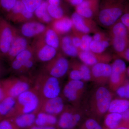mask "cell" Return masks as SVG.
Instances as JSON below:
<instances>
[{
    "label": "cell",
    "mask_w": 129,
    "mask_h": 129,
    "mask_svg": "<svg viewBox=\"0 0 129 129\" xmlns=\"http://www.w3.org/2000/svg\"><path fill=\"white\" fill-rule=\"evenodd\" d=\"M127 0H109L104 3L97 16L98 23L103 27L108 28L119 20Z\"/></svg>",
    "instance_id": "obj_1"
},
{
    "label": "cell",
    "mask_w": 129,
    "mask_h": 129,
    "mask_svg": "<svg viewBox=\"0 0 129 129\" xmlns=\"http://www.w3.org/2000/svg\"><path fill=\"white\" fill-rule=\"evenodd\" d=\"M42 99L34 88L24 91L16 98L11 117L25 114L37 113L40 111Z\"/></svg>",
    "instance_id": "obj_2"
},
{
    "label": "cell",
    "mask_w": 129,
    "mask_h": 129,
    "mask_svg": "<svg viewBox=\"0 0 129 129\" xmlns=\"http://www.w3.org/2000/svg\"><path fill=\"white\" fill-rule=\"evenodd\" d=\"M42 101L60 96L61 86L58 79L42 72L37 76L34 87Z\"/></svg>",
    "instance_id": "obj_3"
},
{
    "label": "cell",
    "mask_w": 129,
    "mask_h": 129,
    "mask_svg": "<svg viewBox=\"0 0 129 129\" xmlns=\"http://www.w3.org/2000/svg\"><path fill=\"white\" fill-rule=\"evenodd\" d=\"M111 46L119 57L122 56L129 45V34L126 27L119 20L109 28Z\"/></svg>",
    "instance_id": "obj_4"
},
{
    "label": "cell",
    "mask_w": 129,
    "mask_h": 129,
    "mask_svg": "<svg viewBox=\"0 0 129 129\" xmlns=\"http://www.w3.org/2000/svg\"><path fill=\"white\" fill-rule=\"evenodd\" d=\"M112 97V92L107 88L100 86L96 90L92 96L91 110L98 115H104L108 112Z\"/></svg>",
    "instance_id": "obj_5"
},
{
    "label": "cell",
    "mask_w": 129,
    "mask_h": 129,
    "mask_svg": "<svg viewBox=\"0 0 129 129\" xmlns=\"http://www.w3.org/2000/svg\"><path fill=\"white\" fill-rule=\"evenodd\" d=\"M70 67L68 60L62 53H58L52 60L46 63L42 72L59 79L66 74Z\"/></svg>",
    "instance_id": "obj_6"
},
{
    "label": "cell",
    "mask_w": 129,
    "mask_h": 129,
    "mask_svg": "<svg viewBox=\"0 0 129 129\" xmlns=\"http://www.w3.org/2000/svg\"><path fill=\"white\" fill-rule=\"evenodd\" d=\"M28 80L25 77H10L2 79L1 83L7 96L16 98L22 93L31 88Z\"/></svg>",
    "instance_id": "obj_7"
},
{
    "label": "cell",
    "mask_w": 129,
    "mask_h": 129,
    "mask_svg": "<svg viewBox=\"0 0 129 129\" xmlns=\"http://www.w3.org/2000/svg\"><path fill=\"white\" fill-rule=\"evenodd\" d=\"M16 28L6 19L0 17V55L6 57L11 45Z\"/></svg>",
    "instance_id": "obj_8"
},
{
    "label": "cell",
    "mask_w": 129,
    "mask_h": 129,
    "mask_svg": "<svg viewBox=\"0 0 129 129\" xmlns=\"http://www.w3.org/2000/svg\"><path fill=\"white\" fill-rule=\"evenodd\" d=\"M31 46L36 60L41 62H48L57 54V50L46 44L41 35L35 38Z\"/></svg>",
    "instance_id": "obj_9"
},
{
    "label": "cell",
    "mask_w": 129,
    "mask_h": 129,
    "mask_svg": "<svg viewBox=\"0 0 129 129\" xmlns=\"http://www.w3.org/2000/svg\"><path fill=\"white\" fill-rule=\"evenodd\" d=\"M111 66L112 72L109 83L111 89L115 91L126 79L127 68L124 61L119 58L115 59Z\"/></svg>",
    "instance_id": "obj_10"
},
{
    "label": "cell",
    "mask_w": 129,
    "mask_h": 129,
    "mask_svg": "<svg viewBox=\"0 0 129 129\" xmlns=\"http://www.w3.org/2000/svg\"><path fill=\"white\" fill-rule=\"evenodd\" d=\"M81 118V114L77 109L66 107L60 115L57 126L59 129H74Z\"/></svg>",
    "instance_id": "obj_11"
},
{
    "label": "cell",
    "mask_w": 129,
    "mask_h": 129,
    "mask_svg": "<svg viewBox=\"0 0 129 129\" xmlns=\"http://www.w3.org/2000/svg\"><path fill=\"white\" fill-rule=\"evenodd\" d=\"M73 24V28L83 34H94L100 30L97 24L92 19L86 18L75 12L71 17Z\"/></svg>",
    "instance_id": "obj_12"
},
{
    "label": "cell",
    "mask_w": 129,
    "mask_h": 129,
    "mask_svg": "<svg viewBox=\"0 0 129 129\" xmlns=\"http://www.w3.org/2000/svg\"><path fill=\"white\" fill-rule=\"evenodd\" d=\"M84 86L82 81L70 80L63 88L64 97L71 103H76L83 94Z\"/></svg>",
    "instance_id": "obj_13"
},
{
    "label": "cell",
    "mask_w": 129,
    "mask_h": 129,
    "mask_svg": "<svg viewBox=\"0 0 129 129\" xmlns=\"http://www.w3.org/2000/svg\"><path fill=\"white\" fill-rule=\"evenodd\" d=\"M78 57L82 63L89 67L100 63H109L112 60L113 57L109 53H94L89 51H79Z\"/></svg>",
    "instance_id": "obj_14"
},
{
    "label": "cell",
    "mask_w": 129,
    "mask_h": 129,
    "mask_svg": "<svg viewBox=\"0 0 129 129\" xmlns=\"http://www.w3.org/2000/svg\"><path fill=\"white\" fill-rule=\"evenodd\" d=\"M29 46L26 38L22 35L16 28L11 45L6 57L11 62L16 56Z\"/></svg>",
    "instance_id": "obj_15"
},
{
    "label": "cell",
    "mask_w": 129,
    "mask_h": 129,
    "mask_svg": "<svg viewBox=\"0 0 129 129\" xmlns=\"http://www.w3.org/2000/svg\"><path fill=\"white\" fill-rule=\"evenodd\" d=\"M65 108L63 99L59 96L43 100L40 111L57 116L63 112Z\"/></svg>",
    "instance_id": "obj_16"
},
{
    "label": "cell",
    "mask_w": 129,
    "mask_h": 129,
    "mask_svg": "<svg viewBox=\"0 0 129 129\" xmlns=\"http://www.w3.org/2000/svg\"><path fill=\"white\" fill-rule=\"evenodd\" d=\"M47 28L44 24L40 22L32 21L23 23L20 29V32L25 38H36L42 35Z\"/></svg>",
    "instance_id": "obj_17"
},
{
    "label": "cell",
    "mask_w": 129,
    "mask_h": 129,
    "mask_svg": "<svg viewBox=\"0 0 129 129\" xmlns=\"http://www.w3.org/2000/svg\"><path fill=\"white\" fill-rule=\"evenodd\" d=\"M75 12L84 17L93 19L99 12L98 0H84L76 7Z\"/></svg>",
    "instance_id": "obj_18"
},
{
    "label": "cell",
    "mask_w": 129,
    "mask_h": 129,
    "mask_svg": "<svg viewBox=\"0 0 129 129\" xmlns=\"http://www.w3.org/2000/svg\"><path fill=\"white\" fill-rule=\"evenodd\" d=\"M92 79L98 82L109 80L112 72L111 64L106 63H100L91 68Z\"/></svg>",
    "instance_id": "obj_19"
},
{
    "label": "cell",
    "mask_w": 129,
    "mask_h": 129,
    "mask_svg": "<svg viewBox=\"0 0 129 129\" xmlns=\"http://www.w3.org/2000/svg\"><path fill=\"white\" fill-rule=\"evenodd\" d=\"M50 27L60 36L72 31L73 24L71 18L63 16L61 18L53 19Z\"/></svg>",
    "instance_id": "obj_20"
},
{
    "label": "cell",
    "mask_w": 129,
    "mask_h": 129,
    "mask_svg": "<svg viewBox=\"0 0 129 129\" xmlns=\"http://www.w3.org/2000/svg\"><path fill=\"white\" fill-rule=\"evenodd\" d=\"M36 114H25L11 118L19 129H28L35 125Z\"/></svg>",
    "instance_id": "obj_21"
},
{
    "label": "cell",
    "mask_w": 129,
    "mask_h": 129,
    "mask_svg": "<svg viewBox=\"0 0 129 129\" xmlns=\"http://www.w3.org/2000/svg\"><path fill=\"white\" fill-rule=\"evenodd\" d=\"M16 103V98L7 96L0 102V117L2 119L11 117Z\"/></svg>",
    "instance_id": "obj_22"
},
{
    "label": "cell",
    "mask_w": 129,
    "mask_h": 129,
    "mask_svg": "<svg viewBox=\"0 0 129 129\" xmlns=\"http://www.w3.org/2000/svg\"><path fill=\"white\" fill-rule=\"evenodd\" d=\"M60 48L64 54L68 56H78L79 50L74 45L70 35L63 36L60 39Z\"/></svg>",
    "instance_id": "obj_23"
},
{
    "label": "cell",
    "mask_w": 129,
    "mask_h": 129,
    "mask_svg": "<svg viewBox=\"0 0 129 129\" xmlns=\"http://www.w3.org/2000/svg\"><path fill=\"white\" fill-rule=\"evenodd\" d=\"M58 119L55 115L40 111L36 114L35 125L38 126H57Z\"/></svg>",
    "instance_id": "obj_24"
},
{
    "label": "cell",
    "mask_w": 129,
    "mask_h": 129,
    "mask_svg": "<svg viewBox=\"0 0 129 129\" xmlns=\"http://www.w3.org/2000/svg\"><path fill=\"white\" fill-rule=\"evenodd\" d=\"M41 36L47 45L57 50L60 48V39L59 36L50 27H47Z\"/></svg>",
    "instance_id": "obj_25"
},
{
    "label": "cell",
    "mask_w": 129,
    "mask_h": 129,
    "mask_svg": "<svg viewBox=\"0 0 129 129\" xmlns=\"http://www.w3.org/2000/svg\"><path fill=\"white\" fill-rule=\"evenodd\" d=\"M129 109V100L118 98L112 99L108 112L122 114Z\"/></svg>",
    "instance_id": "obj_26"
},
{
    "label": "cell",
    "mask_w": 129,
    "mask_h": 129,
    "mask_svg": "<svg viewBox=\"0 0 129 129\" xmlns=\"http://www.w3.org/2000/svg\"><path fill=\"white\" fill-rule=\"evenodd\" d=\"M49 5L48 2H42L35 11V14L40 22L42 23H51L53 19L48 14L47 7Z\"/></svg>",
    "instance_id": "obj_27"
},
{
    "label": "cell",
    "mask_w": 129,
    "mask_h": 129,
    "mask_svg": "<svg viewBox=\"0 0 129 129\" xmlns=\"http://www.w3.org/2000/svg\"><path fill=\"white\" fill-rule=\"evenodd\" d=\"M122 115L117 113H108L104 119V125L107 129H115L122 123Z\"/></svg>",
    "instance_id": "obj_28"
},
{
    "label": "cell",
    "mask_w": 129,
    "mask_h": 129,
    "mask_svg": "<svg viewBox=\"0 0 129 129\" xmlns=\"http://www.w3.org/2000/svg\"><path fill=\"white\" fill-rule=\"evenodd\" d=\"M72 33L76 35L79 37L81 40L80 48L79 51H89L90 45L92 40V36L89 34H83L72 28Z\"/></svg>",
    "instance_id": "obj_29"
},
{
    "label": "cell",
    "mask_w": 129,
    "mask_h": 129,
    "mask_svg": "<svg viewBox=\"0 0 129 129\" xmlns=\"http://www.w3.org/2000/svg\"><path fill=\"white\" fill-rule=\"evenodd\" d=\"M70 67L76 68L81 72L83 77V81H88L92 80L91 71L89 67L83 63L74 61L70 63Z\"/></svg>",
    "instance_id": "obj_30"
},
{
    "label": "cell",
    "mask_w": 129,
    "mask_h": 129,
    "mask_svg": "<svg viewBox=\"0 0 129 129\" xmlns=\"http://www.w3.org/2000/svg\"><path fill=\"white\" fill-rule=\"evenodd\" d=\"M110 46V41L101 42L92 40L90 44V50L94 53H102Z\"/></svg>",
    "instance_id": "obj_31"
},
{
    "label": "cell",
    "mask_w": 129,
    "mask_h": 129,
    "mask_svg": "<svg viewBox=\"0 0 129 129\" xmlns=\"http://www.w3.org/2000/svg\"><path fill=\"white\" fill-rule=\"evenodd\" d=\"M34 58V50L31 46L29 45L26 49L16 56L14 59L23 62Z\"/></svg>",
    "instance_id": "obj_32"
},
{
    "label": "cell",
    "mask_w": 129,
    "mask_h": 129,
    "mask_svg": "<svg viewBox=\"0 0 129 129\" xmlns=\"http://www.w3.org/2000/svg\"><path fill=\"white\" fill-rule=\"evenodd\" d=\"M115 91L119 98L129 100V81L126 79Z\"/></svg>",
    "instance_id": "obj_33"
},
{
    "label": "cell",
    "mask_w": 129,
    "mask_h": 129,
    "mask_svg": "<svg viewBox=\"0 0 129 129\" xmlns=\"http://www.w3.org/2000/svg\"><path fill=\"white\" fill-rule=\"evenodd\" d=\"M47 12L53 19L60 18L64 16L63 10L59 6H54L48 5Z\"/></svg>",
    "instance_id": "obj_34"
},
{
    "label": "cell",
    "mask_w": 129,
    "mask_h": 129,
    "mask_svg": "<svg viewBox=\"0 0 129 129\" xmlns=\"http://www.w3.org/2000/svg\"><path fill=\"white\" fill-rule=\"evenodd\" d=\"M25 8L28 11L34 13L40 6L42 0H21Z\"/></svg>",
    "instance_id": "obj_35"
},
{
    "label": "cell",
    "mask_w": 129,
    "mask_h": 129,
    "mask_svg": "<svg viewBox=\"0 0 129 129\" xmlns=\"http://www.w3.org/2000/svg\"><path fill=\"white\" fill-rule=\"evenodd\" d=\"M119 20L127 28L129 34V0L125 2L123 12Z\"/></svg>",
    "instance_id": "obj_36"
},
{
    "label": "cell",
    "mask_w": 129,
    "mask_h": 129,
    "mask_svg": "<svg viewBox=\"0 0 129 129\" xmlns=\"http://www.w3.org/2000/svg\"><path fill=\"white\" fill-rule=\"evenodd\" d=\"M82 129H104L94 119L90 118L83 124Z\"/></svg>",
    "instance_id": "obj_37"
},
{
    "label": "cell",
    "mask_w": 129,
    "mask_h": 129,
    "mask_svg": "<svg viewBox=\"0 0 129 129\" xmlns=\"http://www.w3.org/2000/svg\"><path fill=\"white\" fill-rule=\"evenodd\" d=\"M17 1V0H0V7L7 14L12 9Z\"/></svg>",
    "instance_id": "obj_38"
},
{
    "label": "cell",
    "mask_w": 129,
    "mask_h": 129,
    "mask_svg": "<svg viewBox=\"0 0 129 129\" xmlns=\"http://www.w3.org/2000/svg\"><path fill=\"white\" fill-rule=\"evenodd\" d=\"M0 129H19L11 118H5L0 120Z\"/></svg>",
    "instance_id": "obj_39"
},
{
    "label": "cell",
    "mask_w": 129,
    "mask_h": 129,
    "mask_svg": "<svg viewBox=\"0 0 129 129\" xmlns=\"http://www.w3.org/2000/svg\"><path fill=\"white\" fill-rule=\"evenodd\" d=\"M92 40L96 41L103 42L110 41V38L108 34L99 30L94 34L92 36Z\"/></svg>",
    "instance_id": "obj_40"
},
{
    "label": "cell",
    "mask_w": 129,
    "mask_h": 129,
    "mask_svg": "<svg viewBox=\"0 0 129 129\" xmlns=\"http://www.w3.org/2000/svg\"><path fill=\"white\" fill-rule=\"evenodd\" d=\"M72 69L69 73V78L70 80L82 81L83 77L81 72L76 68L71 67Z\"/></svg>",
    "instance_id": "obj_41"
},
{
    "label": "cell",
    "mask_w": 129,
    "mask_h": 129,
    "mask_svg": "<svg viewBox=\"0 0 129 129\" xmlns=\"http://www.w3.org/2000/svg\"><path fill=\"white\" fill-rule=\"evenodd\" d=\"M70 36L74 45L78 50L79 51L81 44V40L79 37L72 33V34L70 35Z\"/></svg>",
    "instance_id": "obj_42"
},
{
    "label": "cell",
    "mask_w": 129,
    "mask_h": 129,
    "mask_svg": "<svg viewBox=\"0 0 129 129\" xmlns=\"http://www.w3.org/2000/svg\"><path fill=\"white\" fill-rule=\"evenodd\" d=\"M28 129H59L57 126H38L34 125Z\"/></svg>",
    "instance_id": "obj_43"
},
{
    "label": "cell",
    "mask_w": 129,
    "mask_h": 129,
    "mask_svg": "<svg viewBox=\"0 0 129 129\" xmlns=\"http://www.w3.org/2000/svg\"><path fill=\"white\" fill-rule=\"evenodd\" d=\"M122 115V123L129 124V109L121 114Z\"/></svg>",
    "instance_id": "obj_44"
},
{
    "label": "cell",
    "mask_w": 129,
    "mask_h": 129,
    "mask_svg": "<svg viewBox=\"0 0 129 129\" xmlns=\"http://www.w3.org/2000/svg\"><path fill=\"white\" fill-rule=\"evenodd\" d=\"M7 96L6 92L0 81V102Z\"/></svg>",
    "instance_id": "obj_45"
},
{
    "label": "cell",
    "mask_w": 129,
    "mask_h": 129,
    "mask_svg": "<svg viewBox=\"0 0 129 129\" xmlns=\"http://www.w3.org/2000/svg\"><path fill=\"white\" fill-rule=\"evenodd\" d=\"M121 58H124L129 62V45Z\"/></svg>",
    "instance_id": "obj_46"
},
{
    "label": "cell",
    "mask_w": 129,
    "mask_h": 129,
    "mask_svg": "<svg viewBox=\"0 0 129 129\" xmlns=\"http://www.w3.org/2000/svg\"><path fill=\"white\" fill-rule=\"evenodd\" d=\"M73 6H77L78 5H80L84 0H67Z\"/></svg>",
    "instance_id": "obj_47"
},
{
    "label": "cell",
    "mask_w": 129,
    "mask_h": 129,
    "mask_svg": "<svg viewBox=\"0 0 129 129\" xmlns=\"http://www.w3.org/2000/svg\"><path fill=\"white\" fill-rule=\"evenodd\" d=\"M60 0H48V4L54 6H59Z\"/></svg>",
    "instance_id": "obj_48"
},
{
    "label": "cell",
    "mask_w": 129,
    "mask_h": 129,
    "mask_svg": "<svg viewBox=\"0 0 129 129\" xmlns=\"http://www.w3.org/2000/svg\"><path fill=\"white\" fill-rule=\"evenodd\" d=\"M5 72V69L2 63L0 61V81L2 80V77Z\"/></svg>",
    "instance_id": "obj_49"
},
{
    "label": "cell",
    "mask_w": 129,
    "mask_h": 129,
    "mask_svg": "<svg viewBox=\"0 0 129 129\" xmlns=\"http://www.w3.org/2000/svg\"><path fill=\"white\" fill-rule=\"evenodd\" d=\"M115 129H129V124L122 123L121 124Z\"/></svg>",
    "instance_id": "obj_50"
},
{
    "label": "cell",
    "mask_w": 129,
    "mask_h": 129,
    "mask_svg": "<svg viewBox=\"0 0 129 129\" xmlns=\"http://www.w3.org/2000/svg\"><path fill=\"white\" fill-rule=\"evenodd\" d=\"M127 75L129 76V67L127 69Z\"/></svg>",
    "instance_id": "obj_51"
},
{
    "label": "cell",
    "mask_w": 129,
    "mask_h": 129,
    "mask_svg": "<svg viewBox=\"0 0 129 129\" xmlns=\"http://www.w3.org/2000/svg\"><path fill=\"white\" fill-rule=\"evenodd\" d=\"M2 120L1 118V117H0V120Z\"/></svg>",
    "instance_id": "obj_52"
}]
</instances>
